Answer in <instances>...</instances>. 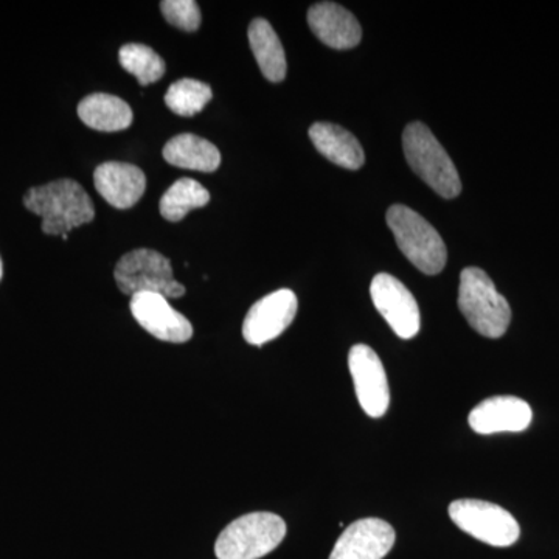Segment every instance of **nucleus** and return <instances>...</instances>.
I'll return each mask as SVG.
<instances>
[{"label":"nucleus","mask_w":559,"mask_h":559,"mask_svg":"<svg viewBox=\"0 0 559 559\" xmlns=\"http://www.w3.org/2000/svg\"><path fill=\"white\" fill-rule=\"evenodd\" d=\"M24 205L43 218V231L46 235L62 237L95 218L94 202L90 194L72 179L55 180L28 190Z\"/></svg>","instance_id":"nucleus-1"},{"label":"nucleus","mask_w":559,"mask_h":559,"mask_svg":"<svg viewBox=\"0 0 559 559\" xmlns=\"http://www.w3.org/2000/svg\"><path fill=\"white\" fill-rule=\"evenodd\" d=\"M459 308L473 330L488 340H499L509 330L510 304L479 267H466L460 275Z\"/></svg>","instance_id":"nucleus-2"},{"label":"nucleus","mask_w":559,"mask_h":559,"mask_svg":"<svg viewBox=\"0 0 559 559\" xmlns=\"http://www.w3.org/2000/svg\"><path fill=\"white\" fill-rule=\"evenodd\" d=\"M403 148L407 164L423 182L447 200L459 197L462 182L457 168L425 123L415 121L407 124L403 134Z\"/></svg>","instance_id":"nucleus-3"},{"label":"nucleus","mask_w":559,"mask_h":559,"mask_svg":"<svg viewBox=\"0 0 559 559\" xmlns=\"http://www.w3.org/2000/svg\"><path fill=\"white\" fill-rule=\"evenodd\" d=\"M388 224L406 259L426 275H437L448 261V250L436 227L406 205L389 209Z\"/></svg>","instance_id":"nucleus-4"},{"label":"nucleus","mask_w":559,"mask_h":559,"mask_svg":"<svg viewBox=\"0 0 559 559\" xmlns=\"http://www.w3.org/2000/svg\"><path fill=\"white\" fill-rule=\"evenodd\" d=\"M285 536V521L277 514H245L221 532L215 544L216 558L260 559L277 549Z\"/></svg>","instance_id":"nucleus-5"},{"label":"nucleus","mask_w":559,"mask_h":559,"mask_svg":"<svg viewBox=\"0 0 559 559\" xmlns=\"http://www.w3.org/2000/svg\"><path fill=\"white\" fill-rule=\"evenodd\" d=\"M117 286L127 296L139 293L160 294L165 299L186 296V286L173 277L170 260L156 250L135 249L121 257L114 271Z\"/></svg>","instance_id":"nucleus-6"},{"label":"nucleus","mask_w":559,"mask_h":559,"mask_svg":"<svg viewBox=\"0 0 559 559\" xmlns=\"http://www.w3.org/2000/svg\"><path fill=\"white\" fill-rule=\"evenodd\" d=\"M450 516L462 532L488 546L510 547L521 536L520 524L509 511L485 500H454L450 506Z\"/></svg>","instance_id":"nucleus-7"},{"label":"nucleus","mask_w":559,"mask_h":559,"mask_svg":"<svg viewBox=\"0 0 559 559\" xmlns=\"http://www.w3.org/2000/svg\"><path fill=\"white\" fill-rule=\"evenodd\" d=\"M348 367L360 407L369 417L381 418L389 409L390 390L380 356L369 345H355L349 349Z\"/></svg>","instance_id":"nucleus-8"},{"label":"nucleus","mask_w":559,"mask_h":559,"mask_svg":"<svg viewBox=\"0 0 559 559\" xmlns=\"http://www.w3.org/2000/svg\"><path fill=\"white\" fill-rule=\"evenodd\" d=\"M370 296L378 312L401 340H412L419 331V308L414 294L399 278L378 274L371 280Z\"/></svg>","instance_id":"nucleus-9"},{"label":"nucleus","mask_w":559,"mask_h":559,"mask_svg":"<svg viewBox=\"0 0 559 559\" xmlns=\"http://www.w3.org/2000/svg\"><path fill=\"white\" fill-rule=\"evenodd\" d=\"M299 310V300L290 289H278L270 296L257 301L250 308L242 323V336L246 342L255 347L277 340Z\"/></svg>","instance_id":"nucleus-10"},{"label":"nucleus","mask_w":559,"mask_h":559,"mask_svg":"<svg viewBox=\"0 0 559 559\" xmlns=\"http://www.w3.org/2000/svg\"><path fill=\"white\" fill-rule=\"evenodd\" d=\"M131 312L139 325L159 341L183 344L193 336L190 320L176 311L160 294H134Z\"/></svg>","instance_id":"nucleus-11"},{"label":"nucleus","mask_w":559,"mask_h":559,"mask_svg":"<svg viewBox=\"0 0 559 559\" xmlns=\"http://www.w3.org/2000/svg\"><path fill=\"white\" fill-rule=\"evenodd\" d=\"M395 539V530L389 522L366 518L344 530L330 559H382L392 550Z\"/></svg>","instance_id":"nucleus-12"},{"label":"nucleus","mask_w":559,"mask_h":559,"mask_svg":"<svg viewBox=\"0 0 559 559\" xmlns=\"http://www.w3.org/2000/svg\"><path fill=\"white\" fill-rule=\"evenodd\" d=\"M533 419L527 401L516 396H492L471 411L468 423L474 432L491 436L500 432H522Z\"/></svg>","instance_id":"nucleus-13"},{"label":"nucleus","mask_w":559,"mask_h":559,"mask_svg":"<svg viewBox=\"0 0 559 559\" xmlns=\"http://www.w3.org/2000/svg\"><path fill=\"white\" fill-rule=\"evenodd\" d=\"M308 24L312 33L331 49H353L362 39V28L355 14L340 3H316L308 11Z\"/></svg>","instance_id":"nucleus-14"},{"label":"nucleus","mask_w":559,"mask_h":559,"mask_svg":"<svg viewBox=\"0 0 559 559\" xmlns=\"http://www.w3.org/2000/svg\"><path fill=\"white\" fill-rule=\"evenodd\" d=\"M95 189L116 209H131L146 189L145 173L123 162H106L94 173Z\"/></svg>","instance_id":"nucleus-15"},{"label":"nucleus","mask_w":559,"mask_h":559,"mask_svg":"<svg viewBox=\"0 0 559 559\" xmlns=\"http://www.w3.org/2000/svg\"><path fill=\"white\" fill-rule=\"evenodd\" d=\"M310 139L322 156L342 168L359 170L366 162L359 140L340 124L314 123L310 128Z\"/></svg>","instance_id":"nucleus-16"},{"label":"nucleus","mask_w":559,"mask_h":559,"mask_svg":"<svg viewBox=\"0 0 559 559\" xmlns=\"http://www.w3.org/2000/svg\"><path fill=\"white\" fill-rule=\"evenodd\" d=\"M164 159L173 167L202 173L218 170L219 150L209 140L194 134H180L165 145Z\"/></svg>","instance_id":"nucleus-17"},{"label":"nucleus","mask_w":559,"mask_h":559,"mask_svg":"<svg viewBox=\"0 0 559 559\" xmlns=\"http://www.w3.org/2000/svg\"><path fill=\"white\" fill-rule=\"evenodd\" d=\"M79 117L86 127L102 132L127 130L134 120L130 105L109 94H92L81 100Z\"/></svg>","instance_id":"nucleus-18"},{"label":"nucleus","mask_w":559,"mask_h":559,"mask_svg":"<svg viewBox=\"0 0 559 559\" xmlns=\"http://www.w3.org/2000/svg\"><path fill=\"white\" fill-rule=\"evenodd\" d=\"M250 49L253 51L257 64L272 83H280L285 80L288 72V62H286L285 50L277 33L266 20L252 21L249 25Z\"/></svg>","instance_id":"nucleus-19"},{"label":"nucleus","mask_w":559,"mask_h":559,"mask_svg":"<svg viewBox=\"0 0 559 559\" xmlns=\"http://www.w3.org/2000/svg\"><path fill=\"white\" fill-rule=\"evenodd\" d=\"M210 193L198 180L182 178L165 191L159 202L160 215L171 223L182 221L194 209L205 207Z\"/></svg>","instance_id":"nucleus-20"},{"label":"nucleus","mask_w":559,"mask_h":559,"mask_svg":"<svg viewBox=\"0 0 559 559\" xmlns=\"http://www.w3.org/2000/svg\"><path fill=\"white\" fill-rule=\"evenodd\" d=\"M213 98L212 87L202 81L183 79L173 83L165 94V105L180 117L200 114Z\"/></svg>","instance_id":"nucleus-21"},{"label":"nucleus","mask_w":559,"mask_h":559,"mask_svg":"<svg viewBox=\"0 0 559 559\" xmlns=\"http://www.w3.org/2000/svg\"><path fill=\"white\" fill-rule=\"evenodd\" d=\"M121 68L139 80L142 86L156 83L165 75V61L160 55L143 44H127L119 53Z\"/></svg>","instance_id":"nucleus-22"},{"label":"nucleus","mask_w":559,"mask_h":559,"mask_svg":"<svg viewBox=\"0 0 559 559\" xmlns=\"http://www.w3.org/2000/svg\"><path fill=\"white\" fill-rule=\"evenodd\" d=\"M160 11L165 20L183 32H197L201 27L200 5L193 0H164Z\"/></svg>","instance_id":"nucleus-23"},{"label":"nucleus","mask_w":559,"mask_h":559,"mask_svg":"<svg viewBox=\"0 0 559 559\" xmlns=\"http://www.w3.org/2000/svg\"><path fill=\"white\" fill-rule=\"evenodd\" d=\"M3 275V266H2V260H0V280H2Z\"/></svg>","instance_id":"nucleus-24"}]
</instances>
